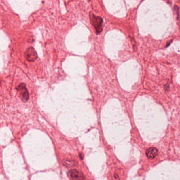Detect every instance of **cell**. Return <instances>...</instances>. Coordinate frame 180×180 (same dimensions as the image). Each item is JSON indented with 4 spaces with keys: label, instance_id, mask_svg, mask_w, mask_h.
I'll use <instances>...</instances> for the list:
<instances>
[{
    "label": "cell",
    "instance_id": "cell-1",
    "mask_svg": "<svg viewBox=\"0 0 180 180\" xmlns=\"http://www.w3.org/2000/svg\"><path fill=\"white\" fill-rule=\"evenodd\" d=\"M92 24L94 25L96 32L100 33L103 31V19L101 16H96L94 13H90L89 14Z\"/></svg>",
    "mask_w": 180,
    "mask_h": 180
},
{
    "label": "cell",
    "instance_id": "cell-2",
    "mask_svg": "<svg viewBox=\"0 0 180 180\" xmlns=\"http://www.w3.org/2000/svg\"><path fill=\"white\" fill-rule=\"evenodd\" d=\"M16 90L19 92V96L23 102H26L29 99L28 90L24 83H21L16 87Z\"/></svg>",
    "mask_w": 180,
    "mask_h": 180
},
{
    "label": "cell",
    "instance_id": "cell-3",
    "mask_svg": "<svg viewBox=\"0 0 180 180\" xmlns=\"http://www.w3.org/2000/svg\"><path fill=\"white\" fill-rule=\"evenodd\" d=\"M25 58L29 62H34L38 58V54L33 47H29L25 52Z\"/></svg>",
    "mask_w": 180,
    "mask_h": 180
},
{
    "label": "cell",
    "instance_id": "cell-4",
    "mask_svg": "<svg viewBox=\"0 0 180 180\" xmlns=\"http://www.w3.org/2000/svg\"><path fill=\"white\" fill-rule=\"evenodd\" d=\"M68 175L71 180H85V177L82 172L73 169L69 171Z\"/></svg>",
    "mask_w": 180,
    "mask_h": 180
},
{
    "label": "cell",
    "instance_id": "cell-5",
    "mask_svg": "<svg viewBox=\"0 0 180 180\" xmlns=\"http://www.w3.org/2000/svg\"><path fill=\"white\" fill-rule=\"evenodd\" d=\"M158 151L154 147H151L147 149L146 151V155L149 159H153L158 155Z\"/></svg>",
    "mask_w": 180,
    "mask_h": 180
},
{
    "label": "cell",
    "instance_id": "cell-6",
    "mask_svg": "<svg viewBox=\"0 0 180 180\" xmlns=\"http://www.w3.org/2000/svg\"><path fill=\"white\" fill-rule=\"evenodd\" d=\"M62 163L63 166L66 168H71L78 164V162L71 159H64Z\"/></svg>",
    "mask_w": 180,
    "mask_h": 180
},
{
    "label": "cell",
    "instance_id": "cell-7",
    "mask_svg": "<svg viewBox=\"0 0 180 180\" xmlns=\"http://www.w3.org/2000/svg\"><path fill=\"white\" fill-rule=\"evenodd\" d=\"M174 9L175 10L177 11V18L179 17V7L177 6H174Z\"/></svg>",
    "mask_w": 180,
    "mask_h": 180
},
{
    "label": "cell",
    "instance_id": "cell-8",
    "mask_svg": "<svg viewBox=\"0 0 180 180\" xmlns=\"http://www.w3.org/2000/svg\"><path fill=\"white\" fill-rule=\"evenodd\" d=\"M114 180H120V178L118 176V175L117 174H115L114 176Z\"/></svg>",
    "mask_w": 180,
    "mask_h": 180
}]
</instances>
